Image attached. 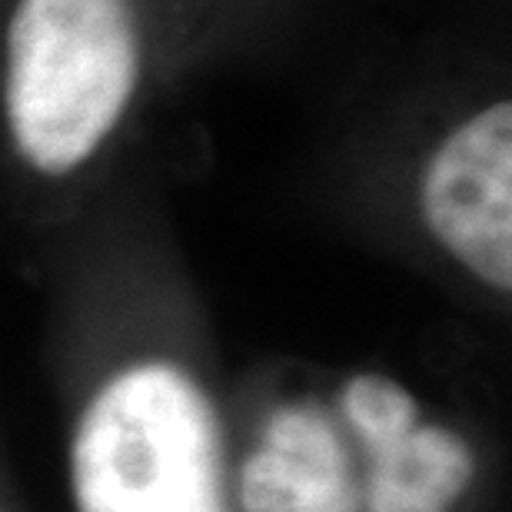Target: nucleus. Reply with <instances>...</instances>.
I'll list each match as a JSON object with an SVG mask.
<instances>
[{"label": "nucleus", "mask_w": 512, "mask_h": 512, "mask_svg": "<svg viewBox=\"0 0 512 512\" xmlns=\"http://www.w3.org/2000/svg\"><path fill=\"white\" fill-rule=\"evenodd\" d=\"M177 47L173 0H0V127L40 180L107 153Z\"/></svg>", "instance_id": "nucleus-1"}, {"label": "nucleus", "mask_w": 512, "mask_h": 512, "mask_svg": "<svg viewBox=\"0 0 512 512\" xmlns=\"http://www.w3.org/2000/svg\"><path fill=\"white\" fill-rule=\"evenodd\" d=\"M74 496L80 512H230L200 383L160 360L117 373L77 426Z\"/></svg>", "instance_id": "nucleus-2"}, {"label": "nucleus", "mask_w": 512, "mask_h": 512, "mask_svg": "<svg viewBox=\"0 0 512 512\" xmlns=\"http://www.w3.org/2000/svg\"><path fill=\"white\" fill-rule=\"evenodd\" d=\"M419 167V217L429 237L486 283L512 290V100H466Z\"/></svg>", "instance_id": "nucleus-3"}, {"label": "nucleus", "mask_w": 512, "mask_h": 512, "mask_svg": "<svg viewBox=\"0 0 512 512\" xmlns=\"http://www.w3.org/2000/svg\"><path fill=\"white\" fill-rule=\"evenodd\" d=\"M243 512H360L363 489L336 423L313 403L280 406L243 463Z\"/></svg>", "instance_id": "nucleus-4"}, {"label": "nucleus", "mask_w": 512, "mask_h": 512, "mask_svg": "<svg viewBox=\"0 0 512 512\" xmlns=\"http://www.w3.org/2000/svg\"><path fill=\"white\" fill-rule=\"evenodd\" d=\"M370 459L366 512H449L476 473L473 449L463 436L423 423L370 449Z\"/></svg>", "instance_id": "nucleus-5"}, {"label": "nucleus", "mask_w": 512, "mask_h": 512, "mask_svg": "<svg viewBox=\"0 0 512 512\" xmlns=\"http://www.w3.org/2000/svg\"><path fill=\"white\" fill-rule=\"evenodd\" d=\"M346 423L366 449H376L389 439L409 433L419 423L416 399L403 386L380 373L353 376L340 396Z\"/></svg>", "instance_id": "nucleus-6"}]
</instances>
